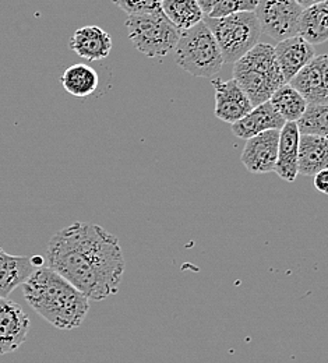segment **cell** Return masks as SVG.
<instances>
[{
    "instance_id": "obj_12",
    "label": "cell",
    "mask_w": 328,
    "mask_h": 363,
    "mask_svg": "<svg viewBox=\"0 0 328 363\" xmlns=\"http://www.w3.org/2000/svg\"><path fill=\"white\" fill-rule=\"evenodd\" d=\"M274 49L285 83H289L316 56L313 45L300 35L280 41Z\"/></svg>"
},
{
    "instance_id": "obj_28",
    "label": "cell",
    "mask_w": 328,
    "mask_h": 363,
    "mask_svg": "<svg viewBox=\"0 0 328 363\" xmlns=\"http://www.w3.org/2000/svg\"><path fill=\"white\" fill-rule=\"evenodd\" d=\"M159 1H164V0H159Z\"/></svg>"
},
{
    "instance_id": "obj_17",
    "label": "cell",
    "mask_w": 328,
    "mask_h": 363,
    "mask_svg": "<svg viewBox=\"0 0 328 363\" xmlns=\"http://www.w3.org/2000/svg\"><path fill=\"white\" fill-rule=\"evenodd\" d=\"M34 269L35 264L31 257L13 256L0 249V298H7L23 285Z\"/></svg>"
},
{
    "instance_id": "obj_11",
    "label": "cell",
    "mask_w": 328,
    "mask_h": 363,
    "mask_svg": "<svg viewBox=\"0 0 328 363\" xmlns=\"http://www.w3.org/2000/svg\"><path fill=\"white\" fill-rule=\"evenodd\" d=\"M289 84L299 91L309 104H328V55L315 56Z\"/></svg>"
},
{
    "instance_id": "obj_21",
    "label": "cell",
    "mask_w": 328,
    "mask_h": 363,
    "mask_svg": "<svg viewBox=\"0 0 328 363\" xmlns=\"http://www.w3.org/2000/svg\"><path fill=\"white\" fill-rule=\"evenodd\" d=\"M268 101L286 122H298L309 105L305 96L289 83L282 84Z\"/></svg>"
},
{
    "instance_id": "obj_22",
    "label": "cell",
    "mask_w": 328,
    "mask_h": 363,
    "mask_svg": "<svg viewBox=\"0 0 328 363\" xmlns=\"http://www.w3.org/2000/svg\"><path fill=\"white\" fill-rule=\"evenodd\" d=\"M296 123L302 135L328 138V104H309Z\"/></svg>"
},
{
    "instance_id": "obj_2",
    "label": "cell",
    "mask_w": 328,
    "mask_h": 363,
    "mask_svg": "<svg viewBox=\"0 0 328 363\" xmlns=\"http://www.w3.org/2000/svg\"><path fill=\"white\" fill-rule=\"evenodd\" d=\"M23 295L35 313L60 330L80 327L90 312V299L47 266L34 269L23 284Z\"/></svg>"
},
{
    "instance_id": "obj_10",
    "label": "cell",
    "mask_w": 328,
    "mask_h": 363,
    "mask_svg": "<svg viewBox=\"0 0 328 363\" xmlns=\"http://www.w3.org/2000/svg\"><path fill=\"white\" fill-rule=\"evenodd\" d=\"M30 318L16 302L0 298V355L17 351L27 340Z\"/></svg>"
},
{
    "instance_id": "obj_8",
    "label": "cell",
    "mask_w": 328,
    "mask_h": 363,
    "mask_svg": "<svg viewBox=\"0 0 328 363\" xmlns=\"http://www.w3.org/2000/svg\"><path fill=\"white\" fill-rule=\"evenodd\" d=\"M280 132L281 130H267L246 140L240 160L250 174L274 172L278 158Z\"/></svg>"
},
{
    "instance_id": "obj_14",
    "label": "cell",
    "mask_w": 328,
    "mask_h": 363,
    "mask_svg": "<svg viewBox=\"0 0 328 363\" xmlns=\"http://www.w3.org/2000/svg\"><path fill=\"white\" fill-rule=\"evenodd\" d=\"M70 48L77 56L86 60H102L106 59L112 50V38L101 27L87 26L73 34Z\"/></svg>"
},
{
    "instance_id": "obj_26",
    "label": "cell",
    "mask_w": 328,
    "mask_h": 363,
    "mask_svg": "<svg viewBox=\"0 0 328 363\" xmlns=\"http://www.w3.org/2000/svg\"><path fill=\"white\" fill-rule=\"evenodd\" d=\"M218 1H220V0H197L198 6L201 7V10L204 11V14H207V16L213 11V9L217 6Z\"/></svg>"
},
{
    "instance_id": "obj_18",
    "label": "cell",
    "mask_w": 328,
    "mask_h": 363,
    "mask_svg": "<svg viewBox=\"0 0 328 363\" xmlns=\"http://www.w3.org/2000/svg\"><path fill=\"white\" fill-rule=\"evenodd\" d=\"M298 35L312 45H320L328 41V0L303 9Z\"/></svg>"
},
{
    "instance_id": "obj_7",
    "label": "cell",
    "mask_w": 328,
    "mask_h": 363,
    "mask_svg": "<svg viewBox=\"0 0 328 363\" xmlns=\"http://www.w3.org/2000/svg\"><path fill=\"white\" fill-rule=\"evenodd\" d=\"M302 11L296 0H260L254 13L261 31L280 43L298 35Z\"/></svg>"
},
{
    "instance_id": "obj_23",
    "label": "cell",
    "mask_w": 328,
    "mask_h": 363,
    "mask_svg": "<svg viewBox=\"0 0 328 363\" xmlns=\"http://www.w3.org/2000/svg\"><path fill=\"white\" fill-rule=\"evenodd\" d=\"M260 0H220L208 17L220 18L236 13L256 11Z\"/></svg>"
},
{
    "instance_id": "obj_19",
    "label": "cell",
    "mask_w": 328,
    "mask_h": 363,
    "mask_svg": "<svg viewBox=\"0 0 328 363\" xmlns=\"http://www.w3.org/2000/svg\"><path fill=\"white\" fill-rule=\"evenodd\" d=\"M63 89L77 98L93 95L99 86V76L89 65L77 63L64 70L60 77Z\"/></svg>"
},
{
    "instance_id": "obj_20",
    "label": "cell",
    "mask_w": 328,
    "mask_h": 363,
    "mask_svg": "<svg viewBox=\"0 0 328 363\" xmlns=\"http://www.w3.org/2000/svg\"><path fill=\"white\" fill-rule=\"evenodd\" d=\"M161 7L181 33L204 20V11L198 6L197 0H164L161 1Z\"/></svg>"
},
{
    "instance_id": "obj_3",
    "label": "cell",
    "mask_w": 328,
    "mask_h": 363,
    "mask_svg": "<svg viewBox=\"0 0 328 363\" xmlns=\"http://www.w3.org/2000/svg\"><path fill=\"white\" fill-rule=\"evenodd\" d=\"M234 79L249 95L253 106L267 102L285 84L276 49L257 44L234 63Z\"/></svg>"
},
{
    "instance_id": "obj_5",
    "label": "cell",
    "mask_w": 328,
    "mask_h": 363,
    "mask_svg": "<svg viewBox=\"0 0 328 363\" xmlns=\"http://www.w3.org/2000/svg\"><path fill=\"white\" fill-rule=\"evenodd\" d=\"M126 30L133 46L147 57L166 56L176 48L182 34L164 10L129 16Z\"/></svg>"
},
{
    "instance_id": "obj_13",
    "label": "cell",
    "mask_w": 328,
    "mask_h": 363,
    "mask_svg": "<svg viewBox=\"0 0 328 363\" xmlns=\"http://www.w3.org/2000/svg\"><path fill=\"white\" fill-rule=\"evenodd\" d=\"M286 121L273 108L270 101L253 106V109L232 125V133L237 138L249 140L267 130H281Z\"/></svg>"
},
{
    "instance_id": "obj_25",
    "label": "cell",
    "mask_w": 328,
    "mask_h": 363,
    "mask_svg": "<svg viewBox=\"0 0 328 363\" xmlns=\"http://www.w3.org/2000/svg\"><path fill=\"white\" fill-rule=\"evenodd\" d=\"M313 178H315L313 179V184H315L316 190L328 196V168L317 172Z\"/></svg>"
},
{
    "instance_id": "obj_15",
    "label": "cell",
    "mask_w": 328,
    "mask_h": 363,
    "mask_svg": "<svg viewBox=\"0 0 328 363\" xmlns=\"http://www.w3.org/2000/svg\"><path fill=\"white\" fill-rule=\"evenodd\" d=\"M300 130L296 122H286L280 132L278 158L274 172L285 182H295L298 174Z\"/></svg>"
},
{
    "instance_id": "obj_9",
    "label": "cell",
    "mask_w": 328,
    "mask_h": 363,
    "mask_svg": "<svg viewBox=\"0 0 328 363\" xmlns=\"http://www.w3.org/2000/svg\"><path fill=\"white\" fill-rule=\"evenodd\" d=\"M211 84L215 90L214 115L220 121L234 125V122L244 118L253 109L249 95L234 79L227 82L213 79Z\"/></svg>"
},
{
    "instance_id": "obj_1",
    "label": "cell",
    "mask_w": 328,
    "mask_h": 363,
    "mask_svg": "<svg viewBox=\"0 0 328 363\" xmlns=\"http://www.w3.org/2000/svg\"><path fill=\"white\" fill-rule=\"evenodd\" d=\"M49 269L59 272L90 301L118 294L126 262L119 239L99 225L73 223L47 243Z\"/></svg>"
},
{
    "instance_id": "obj_27",
    "label": "cell",
    "mask_w": 328,
    "mask_h": 363,
    "mask_svg": "<svg viewBox=\"0 0 328 363\" xmlns=\"http://www.w3.org/2000/svg\"><path fill=\"white\" fill-rule=\"evenodd\" d=\"M303 9H307L313 4H317V3H322V1H326V0H296Z\"/></svg>"
},
{
    "instance_id": "obj_6",
    "label": "cell",
    "mask_w": 328,
    "mask_h": 363,
    "mask_svg": "<svg viewBox=\"0 0 328 363\" xmlns=\"http://www.w3.org/2000/svg\"><path fill=\"white\" fill-rule=\"evenodd\" d=\"M204 21L214 34L225 63H234L257 45L263 33L254 11L236 13L220 18L207 16Z\"/></svg>"
},
{
    "instance_id": "obj_4",
    "label": "cell",
    "mask_w": 328,
    "mask_h": 363,
    "mask_svg": "<svg viewBox=\"0 0 328 363\" xmlns=\"http://www.w3.org/2000/svg\"><path fill=\"white\" fill-rule=\"evenodd\" d=\"M175 50V62L193 77L211 79L224 66L218 43L203 20L181 34Z\"/></svg>"
},
{
    "instance_id": "obj_24",
    "label": "cell",
    "mask_w": 328,
    "mask_h": 363,
    "mask_svg": "<svg viewBox=\"0 0 328 363\" xmlns=\"http://www.w3.org/2000/svg\"><path fill=\"white\" fill-rule=\"evenodd\" d=\"M120 10L126 11L129 16L145 14L162 10L159 0H112Z\"/></svg>"
},
{
    "instance_id": "obj_16",
    "label": "cell",
    "mask_w": 328,
    "mask_h": 363,
    "mask_svg": "<svg viewBox=\"0 0 328 363\" xmlns=\"http://www.w3.org/2000/svg\"><path fill=\"white\" fill-rule=\"evenodd\" d=\"M326 168H328V138L300 133L298 174L315 177Z\"/></svg>"
}]
</instances>
